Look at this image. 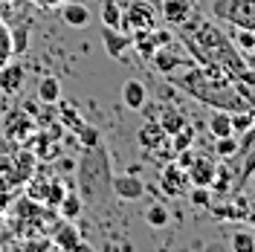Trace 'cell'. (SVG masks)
I'll list each match as a JSON object with an SVG mask.
<instances>
[{
    "instance_id": "1",
    "label": "cell",
    "mask_w": 255,
    "mask_h": 252,
    "mask_svg": "<svg viewBox=\"0 0 255 252\" xmlns=\"http://www.w3.org/2000/svg\"><path fill=\"white\" fill-rule=\"evenodd\" d=\"M180 90H186L191 99L209 108L221 111H244L255 108V87H247L244 81H235L223 67L218 64H191L189 70L168 76Z\"/></svg>"
},
{
    "instance_id": "2",
    "label": "cell",
    "mask_w": 255,
    "mask_h": 252,
    "mask_svg": "<svg viewBox=\"0 0 255 252\" xmlns=\"http://www.w3.org/2000/svg\"><path fill=\"white\" fill-rule=\"evenodd\" d=\"M177 38L180 44L189 49V55L194 58V64H218L223 67L235 81H244L250 67L244 61L235 44L223 35L221 26H215L209 17H203L200 12H191L189 20H183L177 26Z\"/></svg>"
},
{
    "instance_id": "3",
    "label": "cell",
    "mask_w": 255,
    "mask_h": 252,
    "mask_svg": "<svg viewBox=\"0 0 255 252\" xmlns=\"http://www.w3.org/2000/svg\"><path fill=\"white\" fill-rule=\"evenodd\" d=\"M79 168V183H81V191H84V197H90L93 200L96 194H102V189H111V159L105 154V148H102V142L93 145V148H84V159H81Z\"/></svg>"
},
{
    "instance_id": "4",
    "label": "cell",
    "mask_w": 255,
    "mask_h": 252,
    "mask_svg": "<svg viewBox=\"0 0 255 252\" xmlns=\"http://www.w3.org/2000/svg\"><path fill=\"white\" fill-rule=\"evenodd\" d=\"M212 12L218 20H229L244 29H255V0H215Z\"/></svg>"
},
{
    "instance_id": "5",
    "label": "cell",
    "mask_w": 255,
    "mask_h": 252,
    "mask_svg": "<svg viewBox=\"0 0 255 252\" xmlns=\"http://www.w3.org/2000/svg\"><path fill=\"white\" fill-rule=\"evenodd\" d=\"M194 64V58H191L189 52H183L180 47H157L154 49V55H151V70H157L159 76H174V73H180V70H186V67H191Z\"/></svg>"
},
{
    "instance_id": "6",
    "label": "cell",
    "mask_w": 255,
    "mask_h": 252,
    "mask_svg": "<svg viewBox=\"0 0 255 252\" xmlns=\"http://www.w3.org/2000/svg\"><path fill=\"white\" fill-rule=\"evenodd\" d=\"M157 26V9L148 0H130L122 9V32L133 29H154Z\"/></svg>"
},
{
    "instance_id": "7",
    "label": "cell",
    "mask_w": 255,
    "mask_h": 252,
    "mask_svg": "<svg viewBox=\"0 0 255 252\" xmlns=\"http://www.w3.org/2000/svg\"><path fill=\"white\" fill-rule=\"evenodd\" d=\"M186 183H189V174H186V168H180L174 159L159 171V191L165 197H183L186 194Z\"/></svg>"
},
{
    "instance_id": "8",
    "label": "cell",
    "mask_w": 255,
    "mask_h": 252,
    "mask_svg": "<svg viewBox=\"0 0 255 252\" xmlns=\"http://www.w3.org/2000/svg\"><path fill=\"white\" fill-rule=\"evenodd\" d=\"M111 191L125 203H136L145 197V183L139 180V174H119L111 180Z\"/></svg>"
},
{
    "instance_id": "9",
    "label": "cell",
    "mask_w": 255,
    "mask_h": 252,
    "mask_svg": "<svg viewBox=\"0 0 255 252\" xmlns=\"http://www.w3.org/2000/svg\"><path fill=\"white\" fill-rule=\"evenodd\" d=\"M215 171H218V162L209 157V154H197V157H194V162L186 168L191 186H212Z\"/></svg>"
},
{
    "instance_id": "10",
    "label": "cell",
    "mask_w": 255,
    "mask_h": 252,
    "mask_svg": "<svg viewBox=\"0 0 255 252\" xmlns=\"http://www.w3.org/2000/svg\"><path fill=\"white\" fill-rule=\"evenodd\" d=\"M159 12L168 26H180L194 12V0H159Z\"/></svg>"
},
{
    "instance_id": "11",
    "label": "cell",
    "mask_w": 255,
    "mask_h": 252,
    "mask_svg": "<svg viewBox=\"0 0 255 252\" xmlns=\"http://www.w3.org/2000/svg\"><path fill=\"white\" fill-rule=\"evenodd\" d=\"M52 232H55V235H52V247H55V250H87V244L81 241L79 229L73 226V221L58 223Z\"/></svg>"
},
{
    "instance_id": "12",
    "label": "cell",
    "mask_w": 255,
    "mask_h": 252,
    "mask_svg": "<svg viewBox=\"0 0 255 252\" xmlns=\"http://www.w3.org/2000/svg\"><path fill=\"white\" fill-rule=\"evenodd\" d=\"M23 79H26V70L20 61H6L0 67V90L6 96H15L23 87Z\"/></svg>"
},
{
    "instance_id": "13",
    "label": "cell",
    "mask_w": 255,
    "mask_h": 252,
    "mask_svg": "<svg viewBox=\"0 0 255 252\" xmlns=\"http://www.w3.org/2000/svg\"><path fill=\"white\" fill-rule=\"evenodd\" d=\"M102 44H105V52L111 58H122L125 49L130 47V32L113 29V26H102Z\"/></svg>"
},
{
    "instance_id": "14",
    "label": "cell",
    "mask_w": 255,
    "mask_h": 252,
    "mask_svg": "<svg viewBox=\"0 0 255 252\" xmlns=\"http://www.w3.org/2000/svg\"><path fill=\"white\" fill-rule=\"evenodd\" d=\"M3 130H6V136H12V139H26V136H32V130H35V122H32L29 113L17 111V113H9Z\"/></svg>"
},
{
    "instance_id": "15",
    "label": "cell",
    "mask_w": 255,
    "mask_h": 252,
    "mask_svg": "<svg viewBox=\"0 0 255 252\" xmlns=\"http://www.w3.org/2000/svg\"><path fill=\"white\" fill-rule=\"evenodd\" d=\"M157 122H159V127H162L168 136H174L180 127L189 125V122H186V113L180 111V108H174V105H165V108H159Z\"/></svg>"
},
{
    "instance_id": "16",
    "label": "cell",
    "mask_w": 255,
    "mask_h": 252,
    "mask_svg": "<svg viewBox=\"0 0 255 252\" xmlns=\"http://www.w3.org/2000/svg\"><path fill=\"white\" fill-rule=\"evenodd\" d=\"M122 102H125V108H130V111H142V105L148 102V90H145L142 81L128 79L122 84Z\"/></svg>"
},
{
    "instance_id": "17",
    "label": "cell",
    "mask_w": 255,
    "mask_h": 252,
    "mask_svg": "<svg viewBox=\"0 0 255 252\" xmlns=\"http://www.w3.org/2000/svg\"><path fill=\"white\" fill-rule=\"evenodd\" d=\"M61 20L67 26H73V29H81V26H87L90 23V9L84 6V3H61Z\"/></svg>"
},
{
    "instance_id": "18",
    "label": "cell",
    "mask_w": 255,
    "mask_h": 252,
    "mask_svg": "<svg viewBox=\"0 0 255 252\" xmlns=\"http://www.w3.org/2000/svg\"><path fill=\"white\" fill-rule=\"evenodd\" d=\"M130 47L136 49V55L142 58V61H151V55H154V29H133L130 32Z\"/></svg>"
},
{
    "instance_id": "19",
    "label": "cell",
    "mask_w": 255,
    "mask_h": 252,
    "mask_svg": "<svg viewBox=\"0 0 255 252\" xmlns=\"http://www.w3.org/2000/svg\"><path fill=\"white\" fill-rule=\"evenodd\" d=\"M209 133L218 139V136H229L232 133V113L221 111V108H212L209 113Z\"/></svg>"
},
{
    "instance_id": "20",
    "label": "cell",
    "mask_w": 255,
    "mask_h": 252,
    "mask_svg": "<svg viewBox=\"0 0 255 252\" xmlns=\"http://www.w3.org/2000/svg\"><path fill=\"white\" fill-rule=\"evenodd\" d=\"M35 154L32 151H23L17 154L15 165H12V183H29L32 180V171H35Z\"/></svg>"
},
{
    "instance_id": "21",
    "label": "cell",
    "mask_w": 255,
    "mask_h": 252,
    "mask_svg": "<svg viewBox=\"0 0 255 252\" xmlns=\"http://www.w3.org/2000/svg\"><path fill=\"white\" fill-rule=\"evenodd\" d=\"M38 102H44V105H58L61 102V81L55 76H44L38 81Z\"/></svg>"
},
{
    "instance_id": "22",
    "label": "cell",
    "mask_w": 255,
    "mask_h": 252,
    "mask_svg": "<svg viewBox=\"0 0 255 252\" xmlns=\"http://www.w3.org/2000/svg\"><path fill=\"white\" fill-rule=\"evenodd\" d=\"M81 212H84V200L76 191H67L61 197V203H58V215L64 221H76V218H81Z\"/></svg>"
},
{
    "instance_id": "23",
    "label": "cell",
    "mask_w": 255,
    "mask_h": 252,
    "mask_svg": "<svg viewBox=\"0 0 255 252\" xmlns=\"http://www.w3.org/2000/svg\"><path fill=\"white\" fill-rule=\"evenodd\" d=\"M145 223H148L151 229H165V226L171 223V212H168V206L151 203L148 209H145Z\"/></svg>"
},
{
    "instance_id": "24",
    "label": "cell",
    "mask_w": 255,
    "mask_h": 252,
    "mask_svg": "<svg viewBox=\"0 0 255 252\" xmlns=\"http://www.w3.org/2000/svg\"><path fill=\"white\" fill-rule=\"evenodd\" d=\"M253 125H255V108L232 111V133H235V136H244Z\"/></svg>"
},
{
    "instance_id": "25",
    "label": "cell",
    "mask_w": 255,
    "mask_h": 252,
    "mask_svg": "<svg viewBox=\"0 0 255 252\" xmlns=\"http://www.w3.org/2000/svg\"><path fill=\"white\" fill-rule=\"evenodd\" d=\"M102 26L122 29V6H119L116 0H105V3H102Z\"/></svg>"
},
{
    "instance_id": "26",
    "label": "cell",
    "mask_w": 255,
    "mask_h": 252,
    "mask_svg": "<svg viewBox=\"0 0 255 252\" xmlns=\"http://www.w3.org/2000/svg\"><path fill=\"white\" fill-rule=\"evenodd\" d=\"M232 44L238 49L241 55H250L255 49V29H244V26H235L232 32Z\"/></svg>"
},
{
    "instance_id": "27",
    "label": "cell",
    "mask_w": 255,
    "mask_h": 252,
    "mask_svg": "<svg viewBox=\"0 0 255 252\" xmlns=\"http://www.w3.org/2000/svg\"><path fill=\"white\" fill-rule=\"evenodd\" d=\"M238 136H235V133H229V136H218V139H215V154H218V157L221 159H235L238 157Z\"/></svg>"
},
{
    "instance_id": "28",
    "label": "cell",
    "mask_w": 255,
    "mask_h": 252,
    "mask_svg": "<svg viewBox=\"0 0 255 252\" xmlns=\"http://www.w3.org/2000/svg\"><path fill=\"white\" fill-rule=\"evenodd\" d=\"M9 38H12V55H23V52L29 49V26H26V23L9 29Z\"/></svg>"
},
{
    "instance_id": "29",
    "label": "cell",
    "mask_w": 255,
    "mask_h": 252,
    "mask_svg": "<svg viewBox=\"0 0 255 252\" xmlns=\"http://www.w3.org/2000/svg\"><path fill=\"white\" fill-rule=\"evenodd\" d=\"M229 247H232V252H255V235L250 229H238V232H232Z\"/></svg>"
},
{
    "instance_id": "30",
    "label": "cell",
    "mask_w": 255,
    "mask_h": 252,
    "mask_svg": "<svg viewBox=\"0 0 255 252\" xmlns=\"http://www.w3.org/2000/svg\"><path fill=\"white\" fill-rule=\"evenodd\" d=\"M212 200H215V194H212V189H209V186H191L189 203L194 206V209H203V212H206L209 206H212Z\"/></svg>"
},
{
    "instance_id": "31",
    "label": "cell",
    "mask_w": 255,
    "mask_h": 252,
    "mask_svg": "<svg viewBox=\"0 0 255 252\" xmlns=\"http://www.w3.org/2000/svg\"><path fill=\"white\" fill-rule=\"evenodd\" d=\"M186 148H194V127H191V125L180 127L174 136H171V151H174V154L186 151Z\"/></svg>"
},
{
    "instance_id": "32",
    "label": "cell",
    "mask_w": 255,
    "mask_h": 252,
    "mask_svg": "<svg viewBox=\"0 0 255 252\" xmlns=\"http://www.w3.org/2000/svg\"><path fill=\"white\" fill-rule=\"evenodd\" d=\"M76 133H79L81 148H93V145H99V142H102V133H99V127H93V125H81Z\"/></svg>"
},
{
    "instance_id": "33",
    "label": "cell",
    "mask_w": 255,
    "mask_h": 252,
    "mask_svg": "<svg viewBox=\"0 0 255 252\" xmlns=\"http://www.w3.org/2000/svg\"><path fill=\"white\" fill-rule=\"evenodd\" d=\"M61 125H67L70 130H79L84 122L79 119V113H76V108L70 105V102H61Z\"/></svg>"
},
{
    "instance_id": "34",
    "label": "cell",
    "mask_w": 255,
    "mask_h": 252,
    "mask_svg": "<svg viewBox=\"0 0 255 252\" xmlns=\"http://www.w3.org/2000/svg\"><path fill=\"white\" fill-rule=\"evenodd\" d=\"M12 58V38H9V26H3L0 20V67Z\"/></svg>"
},
{
    "instance_id": "35",
    "label": "cell",
    "mask_w": 255,
    "mask_h": 252,
    "mask_svg": "<svg viewBox=\"0 0 255 252\" xmlns=\"http://www.w3.org/2000/svg\"><path fill=\"white\" fill-rule=\"evenodd\" d=\"M174 41H177V35L171 29H157V26H154V44H157V47H171Z\"/></svg>"
},
{
    "instance_id": "36",
    "label": "cell",
    "mask_w": 255,
    "mask_h": 252,
    "mask_svg": "<svg viewBox=\"0 0 255 252\" xmlns=\"http://www.w3.org/2000/svg\"><path fill=\"white\" fill-rule=\"evenodd\" d=\"M55 162H58V171H76V159H70V157H58L55 159Z\"/></svg>"
},
{
    "instance_id": "37",
    "label": "cell",
    "mask_w": 255,
    "mask_h": 252,
    "mask_svg": "<svg viewBox=\"0 0 255 252\" xmlns=\"http://www.w3.org/2000/svg\"><path fill=\"white\" fill-rule=\"evenodd\" d=\"M142 116H145V119H157V113H159V105H157V102H154V105H151V102H145V105H142Z\"/></svg>"
},
{
    "instance_id": "38",
    "label": "cell",
    "mask_w": 255,
    "mask_h": 252,
    "mask_svg": "<svg viewBox=\"0 0 255 252\" xmlns=\"http://www.w3.org/2000/svg\"><path fill=\"white\" fill-rule=\"evenodd\" d=\"M32 3H38V6H47V9H49V6H61L64 0H32Z\"/></svg>"
},
{
    "instance_id": "39",
    "label": "cell",
    "mask_w": 255,
    "mask_h": 252,
    "mask_svg": "<svg viewBox=\"0 0 255 252\" xmlns=\"http://www.w3.org/2000/svg\"><path fill=\"white\" fill-rule=\"evenodd\" d=\"M244 223H250V229H255V206H250V212H247V221Z\"/></svg>"
},
{
    "instance_id": "40",
    "label": "cell",
    "mask_w": 255,
    "mask_h": 252,
    "mask_svg": "<svg viewBox=\"0 0 255 252\" xmlns=\"http://www.w3.org/2000/svg\"><path fill=\"white\" fill-rule=\"evenodd\" d=\"M247 58H250V64H253V67H255V49H253V52H250V55H247Z\"/></svg>"
}]
</instances>
